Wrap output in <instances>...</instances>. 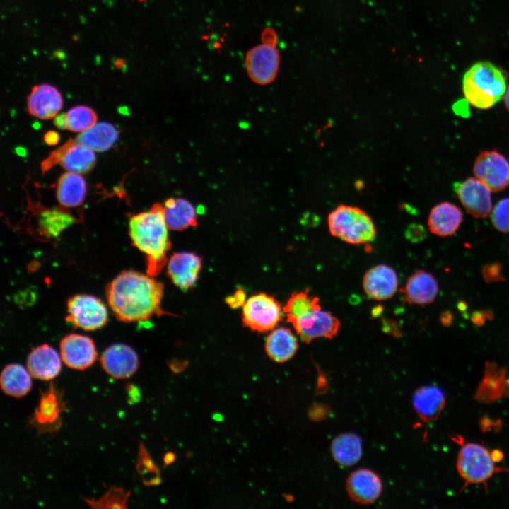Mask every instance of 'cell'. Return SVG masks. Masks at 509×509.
<instances>
[{"mask_svg": "<svg viewBox=\"0 0 509 509\" xmlns=\"http://www.w3.org/2000/svg\"><path fill=\"white\" fill-rule=\"evenodd\" d=\"M103 369L115 379H126L139 368L138 355L131 346L115 344L107 347L100 358Z\"/></svg>", "mask_w": 509, "mask_h": 509, "instance_id": "obj_14", "label": "cell"}, {"mask_svg": "<svg viewBox=\"0 0 509 509\" xmlns=\"http://www.w3.org/2000/svg\"><path fill=\"white\" fill-rule=\"evenodd\" d=\"M492 314L489 311L474 312L471 320L477 326H481L488 319H491Z\"/></svg>", "mask_w": 509, "mask_h": 509, "instance_id": "obj_40", "label": "cell"}, {"mask_svg": "<svg viewBox=\"0 0 509 509\" xmlns=\"http://www.w3.org/2000/svg\"><path fill=\"white\" fill-rule=\"evenodd\" d=\"M440 322L444 326H449L452 322V315L450 312L446 311L440 315Z\"/></svg>", "mask_w": 509, "mask_h": 509, "instance_id": "obj_45", "label": "cell"}, {"mask_svg": "<svg viewBox=\"0 0 509 509\" xmlns=\"http://www.w3.org/2000/svg\"><path fill=\"white\" fill-rule=\"evenodd\" d=\"M495 457L484 446L477 443L464 444L457 457V470L469 484H481L496 472Z\"/></svg>", "mask_w": 509, "mask_h": 509, "instance_id": "obj_6", "label": "cell"}, {"mask_svg": "<svg viewBox=\"0 0 509 509\" xmlns=\"http://www.w3.org/2000/svg\"><path fill=\"white\" fill-rule=\"evenodd\" d=\"M127 387L129 388L127 390V391L129 394L131 403H134L139 401L141 398V394L137 387L132 385L131 384H129Z\"/></svg>", "mask_w": 509, "mask_h": 509, "instance_id": "obj_44", "label": "cell"}, {"mask_svg": "<svg viewBox=\"0 0 509 509\" xmlns=\"http://www.w3.org/2000/svg\"><path fill=\"white\" fill-rule=\"evenodd\" d=\"M176 460V455L172 452H167L163 457V462L165 465H169L173 463Z\"/></svg>", "mask_w": 509, "mask_h": 509, "instance_id": "obj_46", "label": "cell"}, {"mask_svg": "<svg viewBox=\"0 0 509 509\" xmlns=\"http://www.w3.org/2000/svg\"><path fill=\"white\" fill-rule=\"evenodd\" d=\"M130 494V491L122 488L112 486L98 500L85 498L83 499L92 508H127V502Z\"/></svg>", "mask_w": 509, "mask_h": 509, "instance_id": "obj_33", "label": "cell"}, {"mask_svg": "<svg viewBox=\"0 0 509 509\" xmlns=\"http://www.w3.org/2000/svg\"><path fill=\"white\" fill-rule=\"evenodd\" d=\"M491 219L494 228L509 233V197L501 199L492 210Z\"/></svg>", "mask_w": 509, "mask_h": 509, "instance_id": "obj_35", "label": "cell"}, {"mask_svg": "<svg viewBox=\"0 0 509 509\" xmlns=\"http://www.w3.org/2000/svg\"><path fill=\"white\" fill-rule=\"evenodd\" d=\"M405 302L410 305H426L435 299L438 292L436 279L424 270H417L409 276L401 290Z\"/></svg>", "mask_w": 509, "mask_h": 509, "instance_id": "obj_19", "label": "cell"}, {"mask_svg": "<svg viewBox=\"0 0 509 509\" xmlns=\"http://www.w3.org/2000/svg\"><path fill=\"white\" fill-rule=\"evenodd\" d=\"M59 349L64 364L78 370L89 368L97 358L93 341L81 334H70L65 336L60 341Z\"/></svg>", "mask_w": 509, "mask_h": 509, "instance_id": "obj_13", "label": "cell"}, {"mask_svg": "<svg viewBox=\"0 0 509 509\" xmlns=\"http://www.w3.org/2000/svg\"><path fill=\"white\" fill-rule=\"evenodd\" d=\"M0 385L6 394L16 398L22 397L30 390V374L20 364H8L1 373Z\"/></svg>", "mask_w": 509, "mask_h": 509, "instance_id": "obj_28", "label": "cell"}, {"mask_svg": "<svg viewBox=\"0 0 509 509\" xmlns=\"http://www.w3.org/2000/svg\"><path fill=\"white\" fill-rule=\"evenodd\" d=\"M54 124L58 129H67L66 113L56 115L54 119Z\"/></svg>", "mask_w": 509, "mask_h": 509, "instance_id": "obj_43", "label": "cell"}, {"mask_svg": "<svg viewBox=\"0 0 509 509\" xmlns=\"http://www.w3.org/2000/svg\"><path fill=\"white\" fill-rule=\"evenodd\" d=\"M95 162L94 151L72 139L60 164L68 172L86 174L94 168Z\"/></svg>", "mask_w": 509, "mask_h": 509, "instance_id": "obj_29", "label": "cell"}, {"mask_svg": "<svg viewBox=\"0 0 509 509\" xmlns=\"http://www.w3.org/2000/svg\"><path fill=\"white\" fill-rule=\"evenodd\" d=\"M148 274L124 270L109 282L105 296L116 318L123 322L146 321L164 315L160 307L164 286Z\"/></svg>", "mask_w": 509, "mask_h": 509, "instance_id": "obj_1", "label": "cell"}, {"mask_svg": "<svg viewBox=\"0 0 509 509\" xmlns=\"http://www.w3.org/2000/svg\"><path fill=\"white\" fill-rule=\"evenodd\" d=\"M66 320L75 328L94 331L102 328L108 320V312L104 303L88 294H76L67 301Z\"/></svg>", "mask_w": 509, "mask_h": 509, "instance_id": "obj_5", "label": "cell"}, {"mask_svg": "<svg viewBox=\"0 0 509 509\" xmlns=\"http://www.w3.org/2000/svg\"><path fill=\"white\" fill-rule=\"evenodd\" d=\"M71 141L72 139H70L62 146L52 151L49 155L41 163V170L43 174L52 168L57 163L62 161Z\"/></svg>", "mask_w": 509, "mask_h": 509, "instance_id": "obj_36", "label": "cell"}, {"mask_svg": "<svg viewBox=\"0 0 509 509\" xmlns=\"http://www.w3.org/2000/svg\"><path fill=\"white\" fill-rule=\"evenodd\" d=\"M473 173L491 192H499L509 185V162L496 150L481 151L473 166Z\"/></svg>", "mask_w": 509, "mask_h": 509, "instance_id": "obj_10", "label": "cell"}, {"mask_svg": "<svg viewBox=\"0 0 509 509\" xmlns=\"http://www.w3.org/2000/svg\"><path fill=\"white\" fill-rule=\"evenodd\" d=\"M462 206L472 216L478 218L486 217L492 209L491 189L480 180L469 177L453 185Z\"/></svg>", "mask_w": 509, "mask_h": 509, "instance_id": "obj_12", "label": "cell"}, {"mask_svg": "<svg viewBox=\"0 0 509 509\" xmlns=\"http://www.w3.org/2000/svg\"><path fill=\"white\" fill-rule=\"evenodd\" d=\"M136 1H138L139 2H142V1H144L145 0H136Z\"/></svg>", "mask_w": 509, "mask_h": 509, "instance_id": "obj_49", "label": "cell"}, {"mask_svg": "<svg viewBox=\"0 0 509 509\" xmlns=\"http://www.w3.org/2000/svg\"><path fill=\"white\" fill-rule=\"evenodd\" d=\"M213 418L216 421H221L222 419L221 415L218 413L215 414Z\"/></svg>", "mask_w": 509, "mask_h": 509, "instance_id": "obj_48", "label": "cell"}, {"mask_svg": "<svg viewBox=\"0 0 509 509\" xmlns=\"http://www.w3.org/2000/svg\"><path fill=\"white\" fill-rule=\"evenodd\" d=\"M346 489L354 502L368 505L374 503L382 491L380 476L368 469H359L351 472L346 481Z\"/></svg>", "mask_w": 509, "mask_h": 509, "instance_id": "obj_15", "label": "cell"}, {"mask_svg": "<svg viewBox=\"0 0 509 509\" xmlns=\"http://www.w3.org/2000/svg\"><path fill=\"white\" fill-rule=\"evenodd\" d=\"M61 360L57 351L47 344L33 348L27 359L30 375L40 380H50L60 372Z\"/></svg>", "mask_w": 509, "mask_h": 509, "instance_id": "obj_20", "label": "cell"}, {"mask_svg": "<svg viewBox=\"0 0 509 509\" xmlns=\"http://www.w3.org/2000/svg\"><path fill=\"white\" fill-rule=\"evenodd\" d=\"M276 42L262 40L248 51L245 66L250 79L259 85L271 83L276 78L280 64V54Z\"/></svg>", "mask_w": 509, "mask_h": 509, "instance_id": "obj_9", "label": "cell"}, {"mask_svg": "<svg viewBox=\"0 0 509 509\" xmlns=\"http://www.w3.org/2000/svg\"><path fill=\"white\" fill-rule=\"evenodd\" d=\"M168 230L160 204L129 218V237L132 245L144 255L147 274L151 276H158L167 263L171 247Z\"/></svg>", "mask_w": 509, "mask_h": 509, "instance_id": "obj_2", "label": "cell"}, {"mask_svg": "<svg viewBox=\"0 0 509 509\" xmlns=\"http://www.w3.org/2000/svg\"><path fill=\"white\" fill-rule=\"evenodd\" d=\"M75 222L76 218L63 209L58 208L45 209L39 215L38 231L45 238H54Z\"/></svg>", "mask_w": 509, "mask_h": 509, "instance_id": "obj_30", "label": "cell"}, {"mask_svg": "<svg viewBox=\"0 0 509 509\" xmlns=\"http://www.w3.org/2000/svg\"><path fill=\"white\" fill-rule=\"evenodd\" d=\"M463 220L462 212L456 205L443 201L434 206L428 215L427 223L430 232L440 237L454 235Z\"/></svg>", "mask_w": 509, "mask_h": 509, "instance_id": "obj_21", "label": "cell"}, {"mask_svg": "<svg viewBox=\"0 0 509 509\" xmlns=\"http://www.w3.org/2000/svg\"><path fill=\"white\" fill-rule=\"evenodd\" d=\"M169 368L175 373L177 374L182 372L188 365L187 361H182L179 359H173L168 362Z\"/></svg>", "mask_w": 509, "mask_h": 509, "instance_id": "obj_41", "label": "cell"}, {"mask_svg": "<svg viewBox=\"0 0 509 509\" xmlns=\"http://www.w3.org/2000/svg\"><path fill=\"white\" fill-rule=\"evenodd\" d=\"M163 213L169 229L180 231L197 225L196 209L185 199H168L164 204Z\"/></svg>", "mask_w": 509, "mask_h": 509, "instance_id": "obj_22", "label": "cell"}, {"mask_svg": "<svg viewBox=\"0 0 509 509\" xmlns=\"http://www.w3.org/2000/svg\"><path fill=\"white\" fill-rule=\"evenodd\" d=\"M445 402L443 391L434 385L421 387L413 396L414 408L424 421L435 420L441 413Z\"/></svg>", "mask_w": 509, "mask_h": 509, "instance_id": "obj_24", "label": "cell"}, {"mask_svg": "<svg viewBox=\"0 0 509 509\" xmlns=\"http://www.w3.org/2000/svg\"><path fill=\"white\" fill-rule=\"evenodd\" d=\"M201 262V258L193 252L174 253L168 261L167 274L173 283L185 292L196 283Z\"/></svg>", "mask_w": 509, "mask_h": 509, "instance_id": "obj_17", "label": "cell"}, {"mask_svg": "<svg viewBox=\"0 0 509 509\" xmlns=\"http://www.w3.org/2000/svg\"><path fill=\"white\" fill-rule=\"evenodd\" d=\"M362 286L365 293L371 299L386 300L392 298L398 288L397 274L391 267L378 264L365 273Z\"/></svg>", "mask_w": 509, "mask_h": 509, "instance_id": "obj_16", "label": "cell"}, {"mask_svg": "<svg viewBox=\"0 0 509 509\" xmlns=\"http://www.w3.org/2000/svg\"><path fill=\"white\" fill-rule=\"evenodd\" d=\"M298 349L296 336L286 327H279L268 335L265 342L267 356L276 363H284L292 358Z\"/></svg>", "mask_w": 509, "mask_h": 509, "instance_id": "obj_23", "label": "cell"}, {"mask_svg": "<svg viewBox=\"0 0 509 509\" xmlns=\"http://www.w3.org/2000/svg\"><path fill=\"white\" fill-rule=\"evenodd\" d=\"M67 129L74 132H82L93 127L97 121L95 111L85 105L71 108L66 113Z\"/></svg>", "mask_w": 509, "mask_h": 509, "instance_id": "obj_32", "label": "cell"}, {"mask_svg": "<svg viewBox=\"0 0 509 509\" xmlns=\"http://www.w3.org/2000/svg\"><path fill=\"white\" fill-rule=\"evenodd\" d=\"M406 237L412 242H418L423 240L426 233L424 228L419 224H412L406 230Z\"/></svg>", "mask_w": 509, "mask_h": 509, "instance_id": "obj_38", "label": "cell"}, {"mask_svg": "<svg viewBox=\"0 0 509 509\" xmlns=\"http://www.w3.org/2000/svg\"><path fill=\"white\" fill-rule=\"evenodd\" d=\"M86 194V182L80 174L67 172L61 175L57 186V198L64 207L81 205Z\"/></svg>", "mask_w": 509, "mask_h": 509, "instance_id": "obj_25", "label": "cell"}, {"mask_svg": "<svg viewBox=\"0 0 509 509\" xmlns=\"http://www.w3.org/2000/svg\"><path fill=\"white\" fill-rule=\"evenodd\" d=\"M291 324L301 341L305 344L320 337L332 339L341 327V322L336 316L322 308L314 310Z\"/></svg>", "mask_w": 509, "mask_h": 509, "instance_id": "obj_11", "label": "cell"}, {"mask_svg": "<svg viewBox=\"0 0 509 509\" xmlns=\"http://www.w3.org/2000/svg\"><path fill=\"white\" fill-rule=\"evenodd\" d=\"M330 450L338 464L346 467L353 465L362 456L361 440L353 433L340 434L332 440Z\"/></svg>", "mask_w": 509, "mask_h": 509, "instance_id": "obj_27", "label": "cell"}, {"mask_svg": "<svg viewBox=\"0 0 509 509\" xmlns=\"http://www.w3.org/2000/svg\"><path fill=\"white\" fill-rule=\"evenodd\" d=\"M504 103L507 110L509 111V85L504 95Z\"/></svg>", "mask_w": 509, "mask_h": 509, "instance_id": "obj_47", "label": "cell"}, {"mask_svg": "<svg viewBox=\"0 0 509 509\" xmlns=\"http://www.w3.org/2000/svg\"><path fill=\"white\" fill-rule=\"evenodd\" d=\"M226 303L233 308H238L245 303V293L242 290H238L233 296L226 298Z\"/></svg>", "mask_w": 509, "mask_h": 509, "instance_id": "obj_39", "label": "cell"}, {"mask_svg": "<svg viewBox=\"0 0 509 509\" xmlns=\"http://www.w3.org/2000/svg\"><path fill=\"white\" fill-rule=\"evenodd\" d=\"M136 470L146 486H157L161 482L160 471L142 443L139 445Z\"/></svg>", "mask_w": 509, "mask_h": 509, "instance_id": "obj_34", "label": "cell"}, {"mask_svg": "<svg viewBox=\"0 0 509 509\" xmlns=\"http://www.w3.org/2000/svg\"><path fill=\"white\" fill-rule=\"evenodd\" d=\"M327 223L332 236L349 244H367L376 236L372 218L358 206L338 205L329 213Z\"/></svg>", "mask_w": 509, "mask_h": 509, "instance_id": "obj_4", "label": "cell"}, {"mask_svg": "<svg viewBox=\"0 0 509 509\" xmlns=\"http://www.w3.org/2000/svg\"><path fill=\"white\" fill-rule=\"evenodd\" d=\"M41 396L38 405L28 421V426L35 428L38 434L56 433L62 426L61 414L66 411L64 392L56 388L51 382L45 392L40 390Z\"/></svg>", "mask_w": 509, "mask_h": 509, "instance_id": "obj_7", "label": "cell"}, {"mask_svg": "<svg viewBox=\"0 0 509 509\" xmlns=\"http://www.w3.org/2000/svg\"><path fill=\"white\" fill-rule=\"evenodd\" d=\"M62 105L63 100L59 90L47 83L34 86L28 97V112L41 119L55 117Z\"/></svg>", "mask_w": 509, "mask_h": 509, "instance_id": "obj_18", "label": "cell"}, {"mask_svg": "<svg viewBox=\"0 0 509 509\" xmlns=\"http://www.w3.org/2000/svg\"><path fill=\"white\" fill-rule=\"evenodd\" d=\"M501 269V267L498 263L486 265L482 269V275L485 281L488 283L503 281Z\"/></svg>", "mask_w": 509, "mask_h": 509, "instance_id": "obj_37", "label": "cell"}, {"mask_svg": "<svg viewBox=\"0 0 509 509\" xmlns=\"http://www.w3.org/2000/svg\"><path fill=\"white\" fill-rule=\"evenodd\" d=\"M322 308L320 299L316 296H311L309 290L295 292L288 298L283 307V312L289 323L317 309Z\"/></svg>", "mask_w": 509, "mask_h": 509, "instance_id": "obj_31", "label": "cell"}, {"mask_svg": "<svg viewBox=\"0 0 509 509\" xmlns=\"http://www.w3.org/2000/svg\"><path fill=\"white\" fill-rule=\"evenodd\" d=\"M44 140L45 142L49 146L56 145L59 141V134L54 131H47L45 134Z\"/></svg>", "mask_w": 509, "mask_h": 509, "instance_id": "obj_42", "label": "cell"}, {"mask_svg": "<svg viewBox=\"0 0 509 509\" xmlns=\"http://www.w3.org/2000/svg\"><path fill=\"white\" fill-rule=\"evenodd\" d=\"M118 136L119 131L115 126L102 122L81 132L74 139L94 151L103 152L112 146Z\"/></svg>", "mask_w": 509, "mask_h": 509, "instance_id": "obj_26", "label": "cell"}, {"mask_svg": "<svg viewBox=\"0 0 509 509\" xmlns=\"http://www.w3.org/2000/svg\"><path fill=\"white\" fill-rule=\"evenodd\" d=\"M282 317L279 301L267 293H259L250 297L242 307L245 326L259 332L273 330Z\"/></svg>", "mask_w": 509, "mask_h": 509, "instance_id": "obj_8", "label": "cell"}, {"mask_svg": "<svg viewBox=\"0 0 509 509\" xmlns=\"http://www.w3.org/2000/svg\"><path fill=\"white\" fill-rule=\"evenodd\" d=\"M507 74L489 62H479L464 74L462 90L466 100L473 107L486 110L504 97Z\"/></svg>", "mask_w": 509, "mask_h": 509, "instance_id": "obj_3", "label": "cell"}]
</instances>
